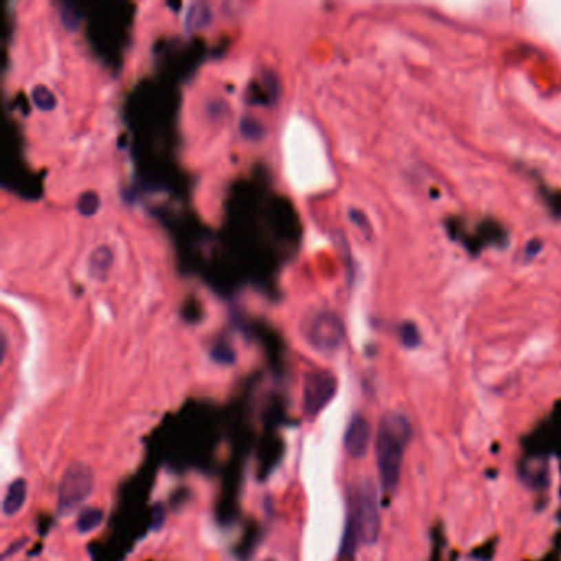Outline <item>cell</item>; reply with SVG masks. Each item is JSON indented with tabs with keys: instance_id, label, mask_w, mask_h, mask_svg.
<instances>
[{
	"instance_id": "6da1fadb",
	"label": "cell",
	"mask_w": 561,
	"mask_h": 561,
	"mask_svg": "<svg viewBox=\"0 0 561 561\" xmlns=\"http://www.w3.org/2000/svg\"><path fill=\"white\" fill-rule=\"evenodd\" d=\"M412 436V425L403 413H387L382 416L377 428L375 454L381 484L385 492H392L399 486L403 453Z\"/></svg>"
},
{
	"instance_id": "7a4b0ae2",
	"label": "cell",
	"mask_w": 561,
	"mask_h": 561,
	"mask_svg": "<svg viewBox=\"0 0 561 561\" xmlns=\"http://www.w3.org/2000/svg\"><path fill=\"white\" fill-rule=\"evenodd\" d=\"M94 489V474L86 463H71L58 487V514L70 516L89 499Z\"/></svg>"
},
{
	"instance_id": "3957f363",
	"label": "cell",
	"mask_w": 561,
	"mask_h": 561,
	"mask_svg": "<svg viewBox=\"0 0 561 561\" xmlns=\"http://www.w3.org/2000/svg\"><path fill=\"white\" fill-rule=\"evenodd\" d=\"M354 522H356L359 538L367 545H372L379 537L381 530V517H379L377 491L372 480L366 479L357 486L354 494Z\"/></svg>"
},
{
	"instance_id": "277c9868",
	"label": "cell",
	"mask_w": 561,
	"mask_h": 561,
	"mask_svg": "<svg viewBox=\"0 0 561 561\" xmlns=\"http://www.w3.org/2000/svg\"><path fill=\"white\" fill-rule=\"evenodd\" d=\"M305 337L311 348L319 352H335L344 343L346 330L341 318L330 311H321L306 324Z\"/></svg>"
},
{
	"instance_id": "5b68a950",
	"label": "cell",
	"mask_w": 561,
	"mask_h": 561,
	"mask_svg": "<svg viewBox=\"0 0 561 561\" xmlns=\"http://www.w3.org/2000/svg\"><path fill=\"white\" fill-rule=\"evenodd\" d=\"M337 379L330 370H311L303 381V410L315 419L336 396Z\"/></svg>"
},
{
	"instance_id": "8992f818",
	"label": "cell",
	"mask_w": 561,
	"mask_h": 561,
	"mask_svg": "<svg viewBox=\"0 0 561 561\" xmlns=\"http://www.w3.org/2000/svg\"><path fill=\"white\" fill-rule=\"evenodd\" d=\"M370 445V425L362 415H354L344 433L346 453L354 459H361L367 454Z\"/></svg>"
},
{
	"instance_id": "52a82bcc",
	"label": "cell",
	"mask_w": 561,
	"mask_h": 561,
	"mask_svg": "<svg viewBox=\"0 0 561 561\" xmlns=\"http://www.w3.org/2000/svg\"><path fill=\"white\" fill-rule=\"evenodd\" d=\"M464 246L471 252L479 251L486 246H505L507 242V232L496 221H486L478 227L474 235L463 240Z\"/></svg>"
},
{
	"instance_id": "ba28073f",
	"label": "cell",
	"mask_w": 561,
	"mask_h": 561,
	"mask_svg": "<svg viewBox=\"0 0 561 561\" xmlns=\"http://www.w3.org/2000/svg\"><path fill=\"white\" fill-rule=\"evenodd\" d=\"M27 492H28V484L23 478L12 480V483L8 484L6 496H3V502H2L3 516L6 517L17 516V514L23 509L25 500H27Z\"/></svg>"
},
{
	"instance_id": "9c48e42d",
	"label": "cell",
	"mask_w": 561,
	"mask_h": 561,
	"mask_svg": "<svg viewBox=\"0 0 561 561\" xmlns=\"http://www.w3.org/2000/svg\"><path fill=\"white\" fill-rule=\"evenodd\" d=\"M114 262V254L109 247L100 246L92 251L89 257V273L92 278H104L111 270Z\"/></svg>"
},
{
	"instance_id": "30bf717a",
	"label": "cell",
	"mask_w": 561,
	"mask_h": 561,
	"mask_svg": "<svg viewBox=\"0 0 561 561\" xmlns=\"http://www.w3.org/2000/svg\"><path fill=\"white\" fill-rule=\"evenodd\" d=\"M104 522V510L98 507H87L79 514L78 520H76V529L79 533L86 535L91 531L98 530Z\"/></svg>"
},
{
	"instance_id": "8fae6325",
	"label": "cell",
	"mask_w": 561,
	"mask_h": 561,
	"mask_svg": "<svg viewBox=\"0 0 561 561\" xmlns=\"http://www.w3.org/2000/svg\"><path fill=\"white\" fill-rule=\"evenodd\" d=\"M211 20V10L206 3H193L191 7L188 8L187 12V20H184V25H187V30L193 32L198 30V28H204L206 25L209 23Z\"/></svg>"
},
{
	"instance_id": "7c38bea8",
	"label": "cell",
	"mask_w": 561,
	"mask_h": 561,
	"mask_svg": "<svg viewBox=\"0 0 561 561\" xmlns=\"http://www.w3.org/2000/svg\"><path fill=\"white\" fill-rule=\"evenodd\" d=\"M32 99L40 111H52L54 105H56V99H54L53 92L43 86V84L33 87Z\"/></svg>"
},
{
	"instance_id": "4fadbf2b",
	"label": "cell",
	"mask_w": 561,
	"mask_h": 561,
	"mask_svg": "<svg viewBox=\"0 0 561 561\" xmlns=\"http://www.w3.org/2000/svg\"><path fill=\"white\" fill-rule=\"evenodd\" d=\"M100 204L99 195L96 191H86L79 196L78 204H76V209L81 216H92V214L98 213Z\"/></svg>"
},
{
	"instance_id": "5bb4252c",
	"label": "cell",
	"mask_w": 561,
	"mask_h": 561,
	"mask_svg": "<svg viewBox=\"0 0 561 561\" xmlns=\"http://www.w3.org/2000/svg\"><path fill=\"white\" fill-rule=\"evenodd\" d=\"M400 339H402V344L405 346V348H408V349H413V348H416V346H420L421 335H420L419 328H416V324L412 321L403 323L402 326H400Z\"/></svg>"
},
{
	"instance_id": "9a60e30c",
	"label": "cell",
	"mask_w": 561,
	"mask_h": 561,
	"mask_svg": "<svg viewBox=\"0 0 561 561\" xmlns=\"http://www.w3.org/2000/svg\"><path fill=\"white\" fill-rule=\"evenodd\" d=\"M211 357L218 362V364L231 366L235 362V351L232 349L231 344L227 343H216L211 349Z\"/></svg>"
},
{
	"instance_id": "2e32d148",
	"label": "cell",
	"mask_w": 561,
	"mask_h": 561,
	"mask_svg": "<svg viewBox=\"0 0 561 561\" xmlns=\"http://www.w3.org/2000/svg\"><path fill=\"white\" fill-rule=\"evenodd\" d=\"M240 132L246 138H251V140H259L264 135V127L260 125V122H257L252 117H244L242 122H240Z\"/></svg>"
},
{
	"instance_id": "e0dca14e",
	"label": "cell",
	"mask_w": 561,
	"mask_h": 561,
	"mask_svg": "<svg viewBox=\"0 0 561 561\" xmlns=\"http://www.w3.org/2000/svg\"><path fill=\"white\" fill-rule=\"evenodd\" d=\"M61 22L67 30H76L79 22H81V15L79 12L71 6H65L61 8Z\"/></svg>"
},
{
	"instance_id": "ac0fdd59",
	"label": "cell",
	"mask_w": 561,
	"mask_h": 561,
	"mask_svg": "<svg viewBox=\"0 0 561 561\" xmlns=\"http://www.w3.org/2000/svg\"><path fill=\"white\" fill-rule=\"evenodd\" d=\"M543 198H545L548 209H550L556 218H561V193L547 189V191L543 193Z\"/></svg>"
},
{
	"instance_id": "d6986e66",
	"label": "cell",
	"mask_w": 561,
	"mask_h": 561,
	"mask_svg": "<svg viewBox=\"0 0 561 561\" xmlns=\"http://www.w3.org/2000/svg\"><path fill=\"white\" fill-rule=\"evenodd\" d=\"M349 216H351V219L354 222H356L357 226L361 227V229H364V231H369V222H367V219H366V216L364 214L361 213V211H356V209H351V213H349Z\"/></svg>"
},
{
	"instance_id": "ffe728a7",
	"label": "cell",
	"mask_w": 561,
	"mask_h": 561,
	"mask_svg": "<svg viewBox=\"0 0 561 561\" xmlns=\"http://www.w3.org/2000/svg\"><path fill=\"white\" fill-rule=\"evenodd\" d=\"M540 247H542V242H540V240H531V242L529 244V247H527V257H529V259H531V257L533 255H537L538 254V251H540Z\"/></svg>"
},
{
	"instance_id": "44dd1931",
	"label": "cell",
	"mask_w": 561,
	"mask_h": 561,
	"mask_svg": "<svg viewBox=\"0 0 561 561\" xmlns=\"http://www.w3.org/2000/svg\"><path fill=\"white\" fill-rule=\"evenodd\" d=\"M25 543H27V540H20V542H17V543H15V545H14V543H12V545H10V548H8V550L6 551V553H3V556H2V558H3V560H6V558H7V556H8V555H10V553H14V551H19V550H20V548H22V545H25Z\"/></svg>"
},
{
	"instance_id": "7402d4cb",
	"label": "cell",
	"mask_w": 561,
	"mask_h": 561,
	"mask_svg": "<svg viewBox=\"0 0 561 561\" xmlns=\"http://www.w3.org/2000/svg\"><path fill=\"white\" fill-rule=\"evenodd\" d=\"M265 561H273V560H265Z\"/></svg>"
}]
</instances>
